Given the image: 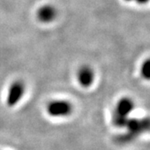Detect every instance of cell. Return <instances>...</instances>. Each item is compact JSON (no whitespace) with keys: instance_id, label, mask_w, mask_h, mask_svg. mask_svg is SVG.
Returning <instances> with one entry per match:
<instances>
[{"instance_id":"cell-1","label":"cell","mask_w":150,"mask_h":150,"mask_svg":"<svg viewBox=\"0 0 150 150\" xmlns=\"http://www.w3.org/2000/svg\"><path fill=\"white\" fill-rule=\"evenodd\" d=\"M73 104L64 99H54L48 103L46 107L48 114L54 118L69 116L73 112Z\"/></svg>"},{"instance_id":"cell-2","label":"cell","mask_w":150,"mask_h":150,"mask_svg":"<svg viewBox=\"0 0 150 150\" xmlns=\"http://www.w3.org/2000/svg\"><path fill=\"white\" fill-rule=\"evenodd\" d=\"M25 86L21 81L13 82L8 88L6 102L8 107H13L17 105L24 94Z\"/></svg>"},{"instance_id":"cell-3","label":"cell","mask_w":150,"mask_h":150,"mask_svg":"<svg viewBox=\"0 0 150 150\" xmlns=\"http://www.w3.org/2000/svg\"><path fill=\"white\" fill-rule=\"evenodd\" d=\"M125 128L129 132L139 136V134L147 132L149 129V120L148 118L138 119V118H128Z\"/></svg>"},{"instance_id":"cell-4","label":"cell","mask_w":150,"mask_h":150,"mask_svg":"<svg viewBox=\"0 0 150 150\" xmlns=\"http://www.w3.org/2000/svg\"><path fill=\"white\" fill-rule=\"evenodd\" d=\"M134 108V102L129 97H123L118 100L113 114L123 118H128Z\"/></svg>"},{"instance_id":"cell-5","label":"cell","mask_w":150,"mask_h":150,"mask_svg":"<svg viewBox=\"0 0 150 150\" xmlns=\"http://www.w3.org/2000/svg\"><path fill=\"white\" fill-rule=\"evenodd\" d=\"M56 16H57V10L53 5L45 4L41 6L38 9V19L43 23H48L54 21Z\"/></svg>"},{"instance_id":"cell-6","label":"cell","mask_w":150,"mask_h":150,"mask_svg":"<svg viewBox=\"0 0 150 150\" xmlns=\"http://www.w3.org/2000/svg\"><path fill=\"white\" fill-rule=\"evenodd\" d=\"M78 81L83 88H88L94 81V72L88 66L81 67L78 72Z\"/></svg>"},{"instance_id":"cell-7","label":"cell","mask_w":150,"mask_h":150,"mask_svg":"<svg viewBox=\"0 0 150 150\" xmlns=\"http://www.w3.org/2000/svg\"><path fill=\"white\" fill-rule=\"evenodd\" d=\"M137 137H138L137 135H135L133 133L128 131V132H126L124 134H118L117 136H115L114 140H115L116 143H118L119 144H128V143L132 142Z\"/></svg>"},{"instance_id":"cell-8","label":"cell","mask_w":150,"mask_h":150,"mask_svg":"<svg viewBox=\"0 0 150 150\" xmlns=\"http://www.w3.org/2000/svg\"><path fill=\"white\" fill-rule=\"evenodd\" d=\"M141 75L145 79H150V61L149 59L145 60L141 67Z\"/></svg>"},{"instance_id":"cell-9","label":"cell","mask_w":150,"mask_h":150,"mask_svg":"<svg viewBox=\"0 0 150 150\" xmlns=\"http://www.w3.org/2000/svg\"><path fill=\"white\" fill-rule=\"evenodd\" d=\"M136 1L140 3V4H145V3H147L149 0H136Z\"/></svg>"},{"instance_id":"cell-10","label":"cell","mask_w":150,"mask_h":150,"mask_svg":"<svg viewBox=\"0 0 150 150\" xmlns=\"http://www.w3.org/2000/svg\"><path fill=\"white\" fill-rule=\"evenodd\" d=\"M125 1H131V0H125Z\"/></svg>"}]
</instances>
